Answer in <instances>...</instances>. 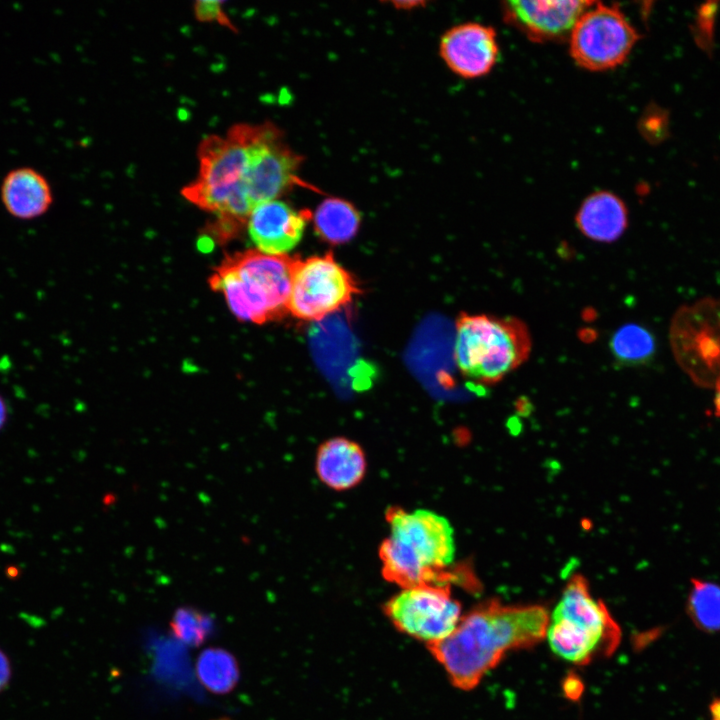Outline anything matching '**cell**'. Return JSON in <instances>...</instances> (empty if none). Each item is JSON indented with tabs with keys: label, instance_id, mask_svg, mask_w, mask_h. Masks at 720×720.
Masks as SVG:
<instances>
[{
	"label": "cell",
	"instance_id": "18",
	"mask_svg": "<svg viewBox=\"0 0 720 720\" xmlns=\"http://www.w3.org/2000/svg\"><path fill=\"white\" fill-rule=\"evenodd\" d=\"M318 236L331 244L351 240L360 226V213L349 201L337 197L323 200L313 214Z\"/></svg>",
	"mask_w": 720,
	"mask_h": 720
},
{
	"label": "cell",
	"instance_id": "21",
	"mask_svg": "<svg viewBox=\"0 0 720 720\" xmlns=\"http://www.w3.org/2000/svg\"><path fill=\"white\" fill-rule=\"evenodd\" d=\"M196 672L200 682L211 692L225 694L239 680V668L235 658L221 648H209L198 657Z\"/></svg>",
	"mask_w": 720,
	"mask_h": 720
},
{
	"label": "cell",
	"instance_id": "26",
	"mask_svg": "<svg viewBox=\"0 0 720 720\" xmlns=\"http://www.w3.org/2000/svg\"><path fill=\"white\" fill-rule=\"evenodd\" d=\"M710 720H720V697L714 698L709 704Z\"/></svg>",
	"mask_w": 720,
	"mask_h": 720
},
{
	"label": "cell",
	"instance_id": "27",
	"mask_svg": "<svg viewBox=\"0 0 720 720\" xmlns=\"http://www.w3.org/2000/svg\"><path fill=\"white\" fill-rule=\"evenodd\" d=\"M713 387L715 389L714 412L716 416L720 417V375L718 376Z\"/></svg>",
	"mask_w": 720,
	"mask_h": 720
},
{
	"label": "cell",
	"instance_id": "25",
	"mask_svg": "<svg viewBox=\"0 0 720 720\" xmlns=\"http://www.w3.org/2000/svg\"><path fill=\"white\" fill-rule=\"evenodd\" d=\"M9 408L7 401L5 398L0 394V430L4 427V425L7 422L8 416H9Z\"/></svg>",
	"mask_w": 720,
	"mask_h": 720
},
{
	"label": "cell",
	"instance_id": "11",
	"mask_svg": "<svg viewBox=\"0 0 720 720\" xmlns=\"http://www.w3.org/2000/svg\"><path fill=\"white\" fill-rule=\"evenodd\" d=\"M301 162L302 157L283 141L279 128L271 123L253 125L244 179L253 209L277 199L294 185H303L297 175Z\"/></svg>",
	"mask_w": 720,
	"mask_h": 720
},
{
	"label": "cell",
	"instance_id": "24",
	"mask_svg": "<svg viewBox=\"0 0 720 720\" xmlns=\"http://www.w3.org/2000/svg\"><path fill=\"white\" fill-rule=\"evenodd\" d=\"M11 675L10 664L6 655L0 650V691L5 688Z\"/></svg>",
	"mask_w": 720,
	"mask_h": 720
},
{
	"label": "cell",
	"instance_id": "13",
	"mask_svg": "<svg viewBox=\"0 0 720 720\" xmlns=\"http://www.w3.org/2000/svg\"><path fill=\"white\" fill-rule=\"evenodd\" d=\"M439 48L448 68L468 79L489 73L500 50L495 30L476 22L462 23L447 30L441 37Z\"/></svg>",
	"mask_w": 720,
	"mask_h": 720
},
{
	"label": "cell",
	"instance_id": "2",
	"mask_svg": "<svg viewBox=\"0 0 720 720\" xmlns=\"http://www.w3.org/2000/svg\"><path fill=\"white\" fill-rule=\"evenodd\" d=\"M390 534L379 547L383 577L402 589L448 585L444 570L455 556L454 531L443 516L426 509L391 507Z\"/></svg>",
	"mask_w": 720,
	"mask_h": 720
},
{
	"label": "cell",
	"instance_id": "10",
	"mask_svg": "<svg viewBox=\"0 0 720 720\" xmlns=\"http://www.w3.org/2000/svg\"><path fill=\"white\" fill-rule=\"evenodd\" d=\"M384 613L400 632L431 644L450 635L461 619V606L448 585L402 589L384 605Z\"/></svg>",
	"mask_w": 720,
	"mask_h": 720
},
{
	"label": "cell",
	"instance_id": "6",
	"mask_svg": "<svg viewBox=\"0 0 720 720\" xmlns=\"http://www.w3.org/2000/svg\"><path fill=\"white\" fill-rule=\"evenodd\" d=\"M554 654L576 665L609 656L621 641V629L585 580L573 577L549 618L546 636Z\"/></svg>",
	"mask_w": 720,
	"mask_h": 720
},
{
	"label": "cell",
	"instance_id": "12",
	"mask_svg": "<svg viewBox=\"0 0 720 720\" xmlns=\"http://www.w3.org/2000/svg\"><path fill=\"white\" fill-rule=\"evenodd\" d=\"M593 2V1H592ZM591 1H506L504 21L537 43L568 39Z\"/></svg>",
	"mask_w": 720,
	"mask_h": 720
},
{
	"label": "cell",
	"instance_id": "17",
	"mask_svg": "<svg viewBox=\"0 0 720 720\" xmlns=\"http://www.w3.org/2000/svg\"><path fill=\"white\" fill-rule=\"evenodd\" d=\"M576 225L591 240L613 242L627 228L628 211L616 194L597 191L582 202L576 214Z\"/></svg>",
	"mask_w": 720,
	"mask_h": 720
},
{
	"label": "cell",
	"instance_id": "8",
	"mask_svg": "<svg viewBox=\"0 0 720 720\" xmlns=\"http://www.w3.org/2000/svg\"><path fill=\"white\" fill-rule=\"evenodd\" d=\"M568 39L570 55L578 66L606 71L625 62L639 34L616 4L592 2Z\"/></svg>",
	"mask_w": 720,
	"mask_h": 720
},
{
	"label": "cell",
	"instance_id": "14",
	"mask_svg": "<svg viewBox=\"0 0 720 720\" xmlns=\"http://www.w3.org/2000/svg\"><path fill=\"white\" fill-rule=\"evenodd\" d=\"M311 214L295 210L278 199L257 205L247 219L252 242L258 251L286 255L301 240Z\"/></svg>",
	"mask_w": 720,
	"mask_h": 720
},
{
	"label": "cell",
	"instance_id": "9",
	"mask_svg": "<svg viewBox=\"0 0 720 720\" xmlns=\"http://www.w3.org/2000/svg\"><path fill=\"white\" fill-rule=\"evenodd\" d=\"M360 292L353 276L328 252L296 259L287 311L304 321H315L352 302Z\"/></svg>",
	"mask_w": 720,
	"mask_h": 720
},
{
	"label": "cell",
	"instance_id": "20",
	"mask_svg": "<svg viewBox=\"0 0 720 720\" xmlns=\"http://www.w3.org/2000/svg\"><path fill=\"white\" fill-rule=\"evenodd\" d=\"M685 608L698 630L707 634L720 632V585L692 578Z\"/></svg>",
	"mask_w": 720,
	"mask_h": 720
},
{
	"label": "cell",
	"instance_id": "22",
	"mask_svg": "<svg viewBox=\"0 0 720 720\" xmlns=\"http://www.w3.org/2000/svg\"><path fill=\"white\" fill-rule=\"evenodd\" d=\"M212 627L210 617L192 607L178 608L171 621V629L176 638L191 646L203 643L211 633Z\"/></svg>",
	"mask_w": 720,
	"mask_h": 720
},
{
	"label": "cell",
	"instance_id": "19",
	"mask_svg": "<svg viewBox=\"0 0 720 720\" xmlns=\"http://www.w3.org/2000/svg\"><path fill=\"white\" fill-rule=\"evenodd\" d=\"M609 350L618 365L635 367L650 362L656 352L654 335L637 323L619 327L611 336Z\"/></svg>",
	"mask_w": 720,
	"mask_h": 720
},
{
	"label": "cell",
	"instance_id": "4",
	"mask_svg": "<svg viewBox=\"0 0 720 720\" xmlns=\"http://www.w3.org/2000/svg\"><path fill=\"white\" fill-rule=\"evenodd\" d=\"M297 258L248 250L227 256L209 279L232 313L243 321L263 324L287 311L292 271Z\"/></svg>",
	"mask_w": 720,
	"mask_h": 720
},
{
	"label": "cell",
	"instance_id": "7",
	"mask_svg": "<svg viewBox=\"0 0 720 720\" xmlns=\"http://www.w3.org/2000/svg\"><path fill=\"white\" fill-rule=\"evenodd\" d=\"M670 343L691 380L713 387L720 375V298H703L679 308L671 321Z\"/></svg>",
	"mask_w": 720,
	"mask_h": 720
},
{
	"label": "cell",
	"instance_id": "23",
	"mask_svg": "<svg viewBox=\"0 0 720 720\" xmlns=\"http://www.w3.org/2000/svg\"><path fill=\"white\" fill-rule=\"evenodd\" d=\"M222 5V1H197L194 4L195 16L200 21L217 22L230 29H234L232 22L224 12Z\"/></svg>",
	"mask_w": 720,
	"mask_h": 720
},
{
	"label": "cell",
	"instance_id": "16",
	"mask_svg": "<svg viewBox=\"0 0 720 720\" xmlns=\"http://www.w3.org/2000/svg\"><path fill=\"white\" fill-rule=\"evenodd\" d=\"M316 473L329 488L344 491L357 486L367 470L366 456L361 446L345 437L323 442L316 454Z\"/></svg>",
	"mask_w": 720,
	"mask_h": 720
},
{
	"label": "cell",
	"instance_id": "15",
	"mask_svg": "<svg viewBox=\"0 0 720 720\" xmlns=\"http://www.w3.org/2000/svg\"><path fill=\"white\" fill-rule=\"evenodd\" d=\"M1 202L14 218L33 220L43 216L53 203L47 178L33 167H17L4 176L0 187Z\"/></svg>",
	"mask_w": 720,
	"mask_h": 720
},
{
	"label": "cell",
	"instance_id": "1",
	"mask_svg": "<svg viewBox=\"0 0 720 720\" xmlns=\"http://www.w3.org/2000/svg\"><path fill=\"white\" fill-rule=\"evenodd\" d=\"M548 622L541 606L491 601L461 617L450 635L427 647L455 687L472 690L507 652L543 640Z\"/></svg>",
	"mask_w": 720,
	"mask_h": 720
},
{
	"label": "cell",
	"instance_id": "5",
	"mask_svg": "<svg viewBox=\"0 0 720 720\" xmlns=\"http://www.w3.org/2000/svg\"><path fill=\"white\" fill-rule=\"evenodd\" d=\"M530 351L529 330L517 318L462 313L456 321L455 362L476 383H498L522 365Z\"/></svg>",
	"mask_w": 720,
	"mask_h": 720
},
{
	"label": "cell",
	"instance_id": "28",
	"mask_svg": "<svg viewBox=\"0 0 720 720\" xmlns=\"http://www.w3.org/2000/svg\"><path fill=\"white\" fill-rule=\"evenodd\" d=\"M219 720H228V719H219Z\"/></svg>",
	"mask_w": 720,
	"mask_h": 720
},
{
	"label": "cell",
	"instance_id": "3",
	"mask_svg": "<svg viewBox=\"0 0 720 720\" xmlns=\"http://www.w3.org/2000/svg\"><path fill=\"white\" fill-rule=\"evenodd\" d=\"M253 125L239 124L226 136H208L200 144L197 179L184 197L217 216L216 232L229 238L247 223L253 210L244 188Z\"/></svg>",
	"mask_w": 720,
	"mask_h": 720
}]
</instances>
